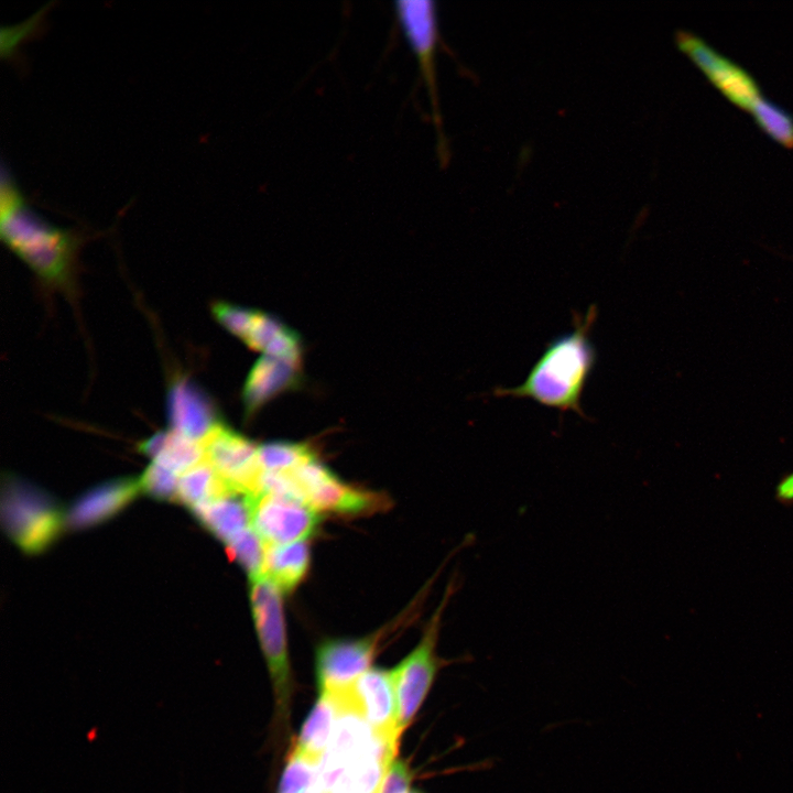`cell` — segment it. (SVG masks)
<instances>
[{"label": "cell", "instance_id": "obj_1", "mask_svg": "<svg viewBox=\"0 0 793 793\" xmlns=\"http://www.w3.org/2000/svg\"><path fill=\"white\" fill-rule=\"evenodd\" d=\"M597 318V308L574 314V328L547 343L525 379L517 387L498 388L497 397L532 400L561 412L584 416L582 398L595 368L597 354L590 333Z\"/></svg>", "mask_w": 793, "mask_h": 793}, {"label": "cell", "instance_id": "obj_2", "mask_svg": "<svg viewBox=\"0 0 793 793\" xmlns=\"http://www.w3.org/2000/svg\"><path fill=\"white\" fill-rule=\"evenodd\" d=\"M0 235L3 243L45 282L68 283L80 235L39 215L4 164L0 183Z\"/></svg>", "mask_w": 793, "mask_h": 793}, {"label": "cell", "instance_id": "obj_3", "mask_svg": "<svg viewBox=\"0 0 793 793\" xmlns=\"http://www.w3.org/2000/svg\"><path fill=\"white\" fill-rule=\"evenodd\" d=\"M1 517L9 536L30 554L48 546L65 522L48 495L13 476L2 484Z\"/></svg>", "mask_w": 793, "mask_h": 793}, {"label": "cell", "instance_id": "obj_4", "mask_svg": "<svg viewBox=\"0 0 793 793\" xmlns=\"http://www.w3.org/2000/svg\"><path fill=\"white\" fill-rule=\"evenodd\" d=\"M281 593L265 577L250 579L251 609L273 684L276 718L281 725H286L292 680Z\"/></svg>", "mask_w": 793, "mask_h": 793}, {"label": "cell", "instance_id": "obj_5", "mask_svg": "<svg viewBox=\"0 0 793 793\" xmlns=\"http://www.w3.org/2000/svg\"><path fill=\"white\" fill-rule=\"evenodd\" d=\"M453 591V582H450L439 606L426 624L421 641L416 648L392 670L398 700L399 727L401 731L408 727L420 708L441 665V660L436 655V643L443 612Z\"/></svg>", "mask_w": 793, "mask_h": 793}, {"label": "cell", "instance_id": "obj_6", "mask_svg": "<svg viewBox=\"0 0 793 793\" xmlns=\"http://www.w3.org/2000/svg\"><path fill=\"white\" fill-rule=\"evenodd\" d=\"M287 472L293 480L294 498L316 512L361 514L387 502L378 493L344 482L316 457Z\"/></svg>", "mask_w": 793, "mask_h": 793}, {"label": "cell", "instance_id": "obj_7", "mask_svg": "<svg viewBox=\"0 0 793 793\" xmlns=\"http://www.w3.org/2000/svg\"><path fill=\"white\" fill-rule=\"evenodd\" d=\"M394 10L400 26L416 55L423 82L431 98L439 156L444 161L447 157V148L442 130L435 75V53L438 39L435 2L431 0H399L394 2Z\"/></svg>", "mask_w": 793, "mask_h": 793}, {"label": "cell", "instance_id": "obj_8", "mask_svg": "<svg viewBox=\"0 0 793 793\" xmlns=\"http://www.w3.org/2000/svg\"><path fill=\"white\" fill-rule=\"evenodd\" d=\"M204 459L233 490L256 496L262 469L258 447L243 435L219 423L202 442Z\"/></svg>", "mask_w": 793, "mask_h": 793}, {"label": "cell", "instance_id": "obj_9", "mask_svg": "<svg viewBox=\"0 0 793 793\" xmlns=\"http://www.w3.org/2000/svg\"><path fill=\"white\" fill-rule=\"evenodd\" d=\"M319 524L315 510L284 496L259 493L251 496V528L264 545L305 541Z\"/></svg>", "mask_w": 793, "mask_h": 793}, {"label": "cell", "instance_id": "obj_10", "mask_svg": "<svg viewBox=\"0 0 793 793\" xmlns=\"http://www.w3.org/2000/svg\"><path fill=\"white\" fill-rule=\"evenodd\" d=\"M678 48L687 54L723 94L736 105L750 109L761 97L754 78L741 66L728 59L694 33H675Z\"/></svg>", "mask_w": 793, "mask_h": 793}, {"label": "cell", "instance_id": "obj_11", "mask_svg": "<svg viewBox=\"0 0 793 793\" xmlns=\"http://www.w3.org/2000/svg\"><path fill=\"white\" fill-rule=\"evenodd\" d=\"M379 634L359 639H333L316 652V675L321 693H336L352 685L368 671Z\"/></svg>", "mask_w": 793, "mask_h": 793}, {"label": "cell", "instance_id": "obj_12", "mask_svg": "<svg viewBox=\"0 0 793 793\" xmlns=\"http://www.w3.org/2000/svg\"><path fill=\"white\" fill-rule=\"evenodd\" d=\"M352 695L356 711L373 732L398 742L402 731L392 671L368 670L352 684Z\"/></svg>", "mask_w": 793, "mask_h": 793}, {"label": "cell", "instance_id": "obj_13", "mask_svg": "<svg viewBox=\"0 0 793 793\" xmlns=\"http://www.w3.org/2000/svg\"><path fill=\"white\" fill-rule=\"evenodd\" d=\"M167 417L173 431L199 443L220 423L210 398L185 378L169 390Z\"/></svg>", "mask_w": 793, "mask_h": 793}, {"label": "cell", "instance_id": "obj_14", "mask_svg": "<svg viewBox=\"0 0 793 793\" xmlns=\"http://www.w3.org/2000/svg\"><path fill=\"white\" fill-rule=\"evenodd\" d=\"M141 490L139 479L120 478L90 489L68 510L65 523L72 529L98 524L130 503Z\"/></svg>", "mask_w": 793, "mask_h": 793}, {"label": "cell", "instance_id": "obj_15", "mask_svg": "<svg viewBox=\"0 0 793 793\" xmlns=\"http://www.w3.org/2000/svg\"><path fill=\"white\" fill-rule=\"evenodd\" d=\"M300 370L270 356H262L251 368L243 390L246 417L253 416L265 403L298 384Z\"/></svg>", "mask_w": 793, "mask_h": 793}, {"label": "cell", "instance_id": "obj_16", "mask_svg": "<svg viewBox=\"0 0 793 793\" xmlns=\"http://www.w3.org/2000/svg\"><path fill=\"white\" fill-rule=\"evenodd\" d=\"M191 510L207 530L225 543L251 528V496L243 492L229 491Z\"/></svg>", "mask_w": 793, "mask_h": 793}, {"label": "cell", "instance_id": "obj_17", "mask_svg": "<svg viewBox=\"0 0 793 793\" xmlns=\"http://www.w3.org/2000/svg\"><path fill=\"white\" fill-rule=\"evenodd\" d=\"M261 576L281 591L293 590L306 576L309 567V547L305 541L264 545Z\"/></svg>", "mask_w": 793, "mask_h": 793}, {"label": "cell", "instance_id": "obj_18", "mask_svg": "<svg viewBox=\"0 0 793 793\" xmlns=\"http://www.w3.org/2000/svg\"><path fill=\"white\" fill-rule=\"evenodd\" d=\"M337 717L338 710L332 697L321 693L292 753L319 765L332 739Z\"/></svg>", "mask_w": 793, "mask_h": 793}, {"label": "cell", "instance_id": "obj_19", "mask_svg": "<svg viewBox=\"0 0 793 793\" xmlns=\"http://www.w3.org/2000/svg\"><path fill=\"white\" fill-rule=\"evenodd\" d=\"M229 491L237 490L220 479L204 459L180 476L177 500L192 509Z\"/></svg>", "mask_w": 793, "mask_h": 793}, {"label": "cell", "instance_id": "obj_20", "mask_svg": "<svg viewBox=\"0 0 793 793\" xmlns=\"http://www.w3.org/2000/svg\"><path fill=\"white\" fill-rule=\"evenodd\" d=\"M204 460L202 443L193 441L173 430L167 431L163 446L153 458L154 463L182 475Z\"/></svg>", "mask_w": 793, "mask_h": 793}, {"label": "cell", "instance_id": "obj_21", "mask_svg": "<svg viewBox=\"0 0 793 793\" xmlns=\"http://www.w3.org/2000/svg\"><path fill=\"white\" fill-rule=\"evenodd\" d=\"M314 457L308 445L303 443L276 441L258 447L259 464L264 471H291Z\"/></svg>", "mask_w": 793, "mask_h": 793}, {"label": "cell", "instance_id": "obj_22", "mask_svg": "<svg viewBox=\"0 0 793 793\" xmlns=\"http://www.w3.org/2000/svg\"><path fill=\"white\" fill-rule=\"evenodd\" d=\"M759 126L781 144L793 148V117L762 96L749 109Z\"/></svg>", "mask_w": 793, "mask_h": 793}, {"label": "cell", "instance_id": "obj_23", "mask_svg": "<svg viewBox=\"0 0 793 793\" xmlns=\"http://www.w3.org/2000/svg\"><path fill=\"white\" fill-rule=\"evenodd\" d=\"M264 547V543L252 528L226 543L228 556L243 567L250 579L261 576Z\"/></svg>", "mask_w": 793, "mask_h": 793}, {"label": "cell", "instance_id": "obj_24", "mask_svg": "<svg viewBox=\"0 0 793 793\" xmlns=\"http://www.w3.org/2000/svg\"><path fill=\"white\" fill-rule=\"evenodd\" d=\"M180 475L152 463L139 479L141 490L160 500H177Z\"/></svg>", "mask_w": 793, "mask_h": 793}, {"label": "cell", "instance_id": "obj_25", "mask_svg": "<svg viewBox=\"0 0 793 793\" xmlns=\"http://www.w3.org/2000/svg\"><path fill=\"white\" fill-rule=\"evenodd\" d=\"M211 312L216 321L230 334L245 340L258 311L230 303L216 302Z\"/></svg>", "mask_w": 793, "mask_h": 793}, {"label": "cell", "instance_id": "obj_26", "mask_svg": "<svg viewBox=\"0 0 793 793\" xmlns=\"http://www.w3.org/2000/svg\"><path fill=\"white\" fill-rule=\"evenodd\" d=\"M302 352V344L298 334L287 326H284L281 329V332L264 350L267 356L286 362L298 369H301Z\"/></svg>", "mask_w": 793, "mask_h": 793}, {"label": "cell", "instance_id": "obj_27", "mask_svg": "<svg viewBox=\"0 0 793 793\" xmlns=\"http://www.w3.org/2000/svg\"><path fill=\"white\" fill-rule=\"evenodd\" d=\"M284 326L276 317L258 311L243 341L250 349L264 352Z\"/></svg>", "mask_w": 793, "mask_h": 793}, {"label": "cell", "instance_id": "obj_28", "mask_svg": "<svg viewBox=\"0 0 793 793\" xmlns=\"http://www.w3.org/2000/svg\"><path fill=\"white\" fill-rule=\"evenodd\" d=\"M411 780L410 768L402 761H393L385 774L380 793H403L408 791Z\"/></svg>", "mask_w": 793, "mask_h": 793}, {"label": "cell", "instance_id": "obj_29", "mask_svg": "<svg viewBox=\"0 0 793 793\" xmlns=\"http://www.w3.org/2000/svg\"><path fill=\"white\" fill-rule=\"evenodd\" d=\"M778 499L783 502L793 501V472L783 478L776 487Z\"/></svg>", "mask_w": 793, "mask_h": 793}, {"label": "cell", "instance_id": "obj_30", "mask_svg": "<svg viewBox=\"0 0 793 793\" xmlns=\"http://www.w3.org/2000/svg\"><path fill=\"white\" fill-rule=\"evenodd\" d=\"M279 793H323V791L319 783H317L305 791H279Z\"/></svg>", "mask_w": 793, "mask_h": 793}, {"label": "cell", "instance_id": "obj_31", "mask_svg": "<svg viewBox=\"0 0 793 793\" xmlns=\"http://www.w3.org/2000/svg\"><path fill=\"white\" fill-rule=\"evenodd\" d=\"M403 793H416V792H408V791H405V792H403Z\"/></svg>", "mask_w": 793, "mask_h": 793}]
</instances>
